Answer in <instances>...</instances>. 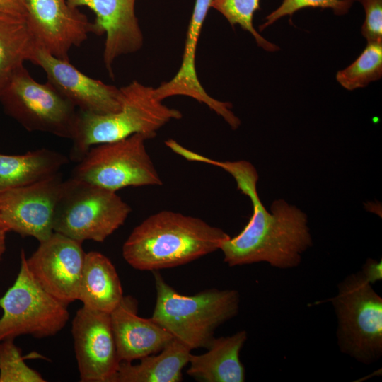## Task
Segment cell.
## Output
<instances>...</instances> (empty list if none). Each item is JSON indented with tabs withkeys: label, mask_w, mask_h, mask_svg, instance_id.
I'll use <instances>...</instances> for the list:
<instances>
[{
	"label": "cell",
	"mask_w": 382,
	"mask_h": 382,
	"mask_svg": "<svg viewBox=\"0 0 382 382\" xmlns=\"http://www.w3.org/2000/svg\"><path fill=\"white\" fill-rule=\"evenodd\" d=\"M192 159L228 173L237 188L251 201L253 213L248 224L238 235L224 241L219 248L228 266L264 262L287 270L299 265L302 255L313 245L305 212L282 199L274 201L268 211L257 191V170L249 161H221L198 153H194Z\"/></svg>",
	"instance_id": "cell-1"
},
{
	"label": "cell",
	"mask_w": 382,
	"mask_h": 382,
	"mask_svg": "<svg viewBox=\"0 0 382 382\" xmlns=\"http://www.w3.org/2000/svg\"><path fill=\"white\" fill-rule=\"evenodd\" d=\"M229 237L199 218L163 210L132 230L122 254L132 267L154 272L181 266L219 250Z\"/></svg>",
	"instance_id": "cell-2"
},
{
	"label": "cell",
	"mask_w": 382,
	"mask_h": 382,
	"mask_svg": "<svg viewBox=\"0 0 382 382\" xmlns=\"http://www.w3.org/2000/svg\"><path fill=\"white\" fill-rule=\"evenodd\" d=\"M121 108L115 112L97 114L78 110L71 137L70 158L80 161L96 145L112 142L135 134L153 139L166 124L183 115L155 96L154 88L136 80L120 88Z\"/></svg>",
	"instance_id": "cell-3"
},
{
	"label": "cell",
	"mask_w": 382,
	"mask_h": 382,
	"mask_svg": "<svg viewBox=\"0 0 382 382\" xmlns=\"http://www.w3.org/2000/svg\"><path fill=\"white\" fill-rule=\"evenodd\" d=\"M153 273L156 299L151 318L191 350L207 348L216 329L238 313L236 289L212 288L187 296L178 293L158 270Z\"/></svg>",
	"instance_id": "cell-4"
},
{
	"label": "cell",
	"mask_w": 382,
	"mask_h": 382,
	"mask_svg": "<svg viewBox=\"0 0 382 382\" xmlns=\"http://www.w3.org/2000/svg\"><path fill=\"white\" fill-rule=\"evenodd\" d=\"M337 320L340 350L369 365L382 355V298L361 272L349 274L329 299Z\"/></svg>",
	"instance_id": "cell-5"
},
{
	"label": "cell",
	"mask_w": 382,
	"mask_h": 382,
	"mask_svg": "<svg viewBox=\"0 0 382 382\" xmlns=\"http://www.w3.org/2000/svg\"><path fill=\"white\" fill-rule=\"evenodd\" d=\"M131 212L116 192L71 178L64 181L53 229L81 243H102L124 224Z\"/></svg>",
	"instance_id": "cell-6"
},
{
	"label": "cell",
	"mask_w": 382,
	"mask_h": 382,
	"mask_svg": "<svg viewBox=\"0 0 382 382\" xmlns=\"http://www.w3.org/2000/svg\"><path fill=\"white\" fill-rule=\"evenodd\" d=\"M13 284L0 298V342L21 335L41 339L57 335L69 319L68 305L59 301L35 281L23 249Z\"/></svg>",
	"instance_id": "cell-7"
},
{
	"label": "cell",
	"mask_w": 382,
	"mask_h": 382,
	"mask_svg": "<svg viewBox=\"0 0 382 382\" xmlns=\"http://www.w3.org/2000/svg\"><path fill=\"white\" fill-rule=\"evenodd\" d=\"M148 139L135 134L91 147L78 162L71 178L114 192L127 187L162 185L146 149Z\"/></svg>",
	"instance_id": "cell-8"
},
{
	"label": "cell",
	"mask_w": 382,
	"mask_h": 382,
	"mask_svg": "<svg viewBox=\"0 0 382 382\" xmlns=\"http://www.w3.org/2000/svg\"><path fill=\"white\" fill-rule=\"evenodd\" d=\"M0 102L27 130L71 139L78 109L50 81H36L24 65L1 91Z\"/></svg>",
	"instance_id": "cell-9"
},
{
	"label": "cell",
	"mask_w": 382,
	"mask_h": 382,
	"mask_svg": "<svg viewBox=\"0 0 382 382\" xmlns=\"http://www.w3.org/2000/svg\"><path fill=\"white\" fill-rule=\"evenodd\" d=\"M64 181L57 173L35 183L0 192V217L8 229L40 243L54 233Z\"/></svg>",
	"instance_id": "cell-10"
},
{
	"label": "cell",
	"mask_w": 382,
	"mask_h": 382,
	"mask_svg": "<svg viewBox=\"0 0 382 382\" xmlns=\"http://www.w3.org/2000/svg\"><path fill=\"white\" fill-rule=\"evenodd\" d=\"M85 255L81 242L54 232L26 257V263L42 289L69 305L77 301Z\"/></svg>",
	"instance_id": "cell-11"
},
{
	"label": "cell",
	"mask_w": 382,
	"mask_h": 382,
	"mask_svg": "<svg viewBox=\"0 0 382 382\" xmlns=\"http://www.w3.org/2000/svg\"><path fill=\"white\" fill-rule=\"evenodd\" d=\"M71 333L80 381L112 382L121 361L110 313L82 306L72 320Z\"/></svg>",
	"instance_id": "cell-12"
},
{
	"label": "cell",
	"mask_w": 382,
	"mask_h": 382,
	"mask_svg": "<svg viewBox=\"0 0 382 382\" xmlns=\"http://www.w3.org/2000/svg\"><path fill=\"white\" fill-rule=\"evenodd\" d=\"M25 18L38 45L69 60V52L93 33V24L67 0H25Z\"/></svg>",
	"instance_id": "cell-13"
},
{
	"label": "cell",
	"mask_w": 382,
	"mask_h": 382,
	"mask_svg": "<svg viewBox=\"0 0 382 382\" xmlns=\"http://www.w3.org/2000/svg\"><path fill=\"white\" fill-rule=\"evenodd\" d=\"M30 62L44 70L47 81L78 110L108 114L121 108L120 88L84 74L69 60L56 57L37 45Z\"/></svg>",
	"instance_id": "cell-14"
},
{
	"label": "cell",
	"mask_w": 382,
	"mask_h": 382,
	"mask_svg": "<svg viewBox=\"0 0 382 382\" xmlns=\"http://www.w3.org/2000/svg\"><path fill=\"white\" fill-rule=\"evenodd\" d=\"M75 8L85 6L96 15L93 34H105L103 62L110 77L120 56L139 50L144 37L135 13L136 0H67Z\"/></svg>",
	"instance_id": "cell-15"
},
{
	"label": "cell",
	"mask_w": 382,
	"mask_h": 382,
	"mask_svg": "<svg viewBox=\"0 0 382 382\" xmlns=\"http://www.w3.org/2000/svg\"><path fill=\"white\" fill-rule=\"evenodd\" d=\"M137 306L135 299L124 296L119 305L110 313L120 361L132 362L156 354L173 339L151 318L138 316Z\"/></svg>",
	"instance_id": "cell-16"
},
{
	"label": "cell",
	"mask_w": 382,
	"mask_h": 382,
	"mask_svg": "<svg viewBox=\"0 0 382 382\" xmlns=\"http://www.w3.org/2000/svg\"><path fill=\"white\" fill-rule=\"evenodd\" d=\"M247 340V332L214 337L207 352L190 354L187 374L203 382H243L245 368L240 359V352Z\"/></svg>",
	"instance_id": "cell-17"
},
{
	"label": "cell",
	"mask_w": 382,
	"mask_h": 382,
	"mask_svg": "<svg viewBox=\"0 0 382 382\" xmlns=\"http://www.w3.org/2000/svg\"><path fill=\"white\" fill-rule=\"evenodd\" d=\"M124 297L111 260L97 251L86 253L77 300L91 310L110 313Z\"/></svg>",
	"instance_id": "cell-18"
},
{
	"label": "cell",
	"mask_w": 382,
	"mask_h": 382,
	"mask_svg": "<svg viewBox=\"0 0 382 382\" xmlns=\"http://www.w3.org/2000/svg\"><path fill=\"white\" fill-rule=\"evenodd\" d=\"M140 359L137 364L121 361L112 382H180L189 363L191 349L173 338L157 354Z\"/></svg>",
	"instance_id": "cell-19"
},
{
	"label": "cell",
	"mask_w": 382,
	"mask_h": 382,
	"mask_svg": "<svg viewBox=\"0 0 382 382\" xmlns=\"http://www.w3.org/2000/svg\"><path fill=\"white\" fill-rule=\"evenodd\" d=\"M67 163L65 156L48 149L21 155L0 154V192L45 179L59 173Z\"/></svg>",
	"instance_id": "cell-20"
},
{
	"label": "cell",
	"mask_w": 382,
	"mask_h": 382,
	"mask_svg": "<svg viewBox=\"0 0 382 382\" xmlns=\"http://www.w3.org/2000/svg\"><path fill=\"white\" fill-rule=\"evenodd\" d=\"M37 45L25 17L0 13V94Z\"/></svg>",
	"instance_id": "cell-21"
},
{
	"label": "cell",
	"mask_w": 382,
	"mask_h": 382,
	"mask_svg": "<svg viewBox=\"0 0 382 382\" xmlns=\"http://www.w3.org/2000/svg\"><path fill=\"white\" fill-rule=\"evenodd\" d=\"M382 77V42H367L360 55L336 74L337 81L345 89L364 88Z\"/></svg>",
	"instance_id": "cell-22"
},
{
	"label": "cell",
	"mask_w": 382,
	"mask_h": 382,
	"mask_svg": "<svg viewBox=\"0 0 382 382\" xmlns=\"http://www.w3.org/2000/svg\"><path fill=\"white\" fill-rule=\"evenodd\" d=\"M260 0H212L211 8L220 13L233 27L238 25L250 33L257 45L268 52H275L279 47L265 39L254 28L255 13L260 9Z\"/></svg>",
	"instance_id": "cell-23"
},
{
	"label": "cell",
	"mask_w": 382,
	"mask_h": 382,
	"mask_svg": "<svg viewBox=\"0 0 382 382\" xmlns=\"http://www.w3.org/2000/svg\"><path fill=\"white\" fill-rule=\"evenodd\" d=\"M21 349L14 340L0 342V382H45L46 380L35 369L28 366Z\"/></svg>",
	"instance_id": "cell-24"
},
{
	"label": "cell",
	"mask_w": 382,
	"mask_h": 382,
	"mask_svg": "<svg viewBox=\"0 0 382 382\" xmlns=\"http://www.w3.org/2000/svg\"><path fill=\"white\" fill-rule=\"evenodd\" d=\"M355 0H283L282 4L269 13L265 21L259 26L262 31L282 17L291 16L296 11L307 8H330L336 16L346 15Z\"/></svg>",
	"instance_id": "cell-25"
},
{
	"label": "cell",
	"mask_w": 382,
	"mask_h": 382,
	"mask_svg": "<svg viewBox=\"0 0 382 382\" xmlns=\"http://www.w3.org/2000/svg\"><path fill=\"white\" fill-rule=\"evenodd\" d=\"M365 12L361 34L367 42H382V0H355Z\"/></svg>",
	"instance_id": "cell-26"
},
{
	"label": "cell",
	"mask_w": 382,
	"mask_h": 382,
	"mask_svg": "<svg viewBox=\"0 0 382 382\" xmlns=\"http://www.w3.org/2000/svg\"><path fill=\"white\" fill-rule=\"evenodd\" d=\"M364 279L371 284L382 279V262L373 259H368L360 271Z\"/></svg>",
	"instance_id": "cell-27"
},
{
	"label": "cell",
	"mask_w": 382,
	"mask_h": 382,
	"mask_svg": "<svg viewBox=\"0 0 382 382\" xmlns=\"http://www.w3.org/2000/svg\"><path fill=\"white\" fill-rule=\"evenodd\" d=\"M25 0H0V13L25 17Z\"/></svg>",
	"instance_id": "cell-28"
},
{
	"label": "cell",
	"mask_w": 382,
	"mask_h": 382,
	"mask_svg": "<svg viewBox=\"0 0 382 382\" xmlns=\"http://www.w3.org/2000/svg\"><path fill=\"white\" fill-rule=\"evenodd\" d=\"M8 230L4 227H0V261L6 250V235Z\"/></svg>",
	"instance_id": "cell-29"
},
{
	"label": "cell",
	"mask_w": 382,
	"mask_h": 382,
	"mask_svg": "<svg viewBox=\"0 0 382 382\" xmlns=\"http://www.w3.org/2000/svg\"><path fill=\"white\" fill-rule=\"evenodd\" d=\"M0 227H4V228H6V226L4 225V224L3 223L1 217H0ZM8 229V228H7Z\"/></svg>",
	"instance_id": "cell-30"
}]
</instances>
